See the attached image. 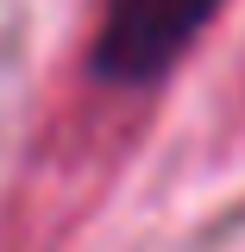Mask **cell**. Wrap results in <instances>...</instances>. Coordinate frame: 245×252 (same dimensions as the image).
Listing matches in <instances>:
<instances>
[{
  "label": "cell",
  "instance_id": "1",
  "mask_svg": "<svg viewBox=\"0 0 245 252\" xmlns=\"http://www.w3.org/2000/svg\"><path fill=\"white\" fill-rule=\"evenodd\" d=\"M226 0H101V26L88 44V69L107 89H151L176 63L189 57V44L214 26V13Z\"/></svg>",
  "mask_w": 245,
  "mask_h": 252
}]
</instances>
